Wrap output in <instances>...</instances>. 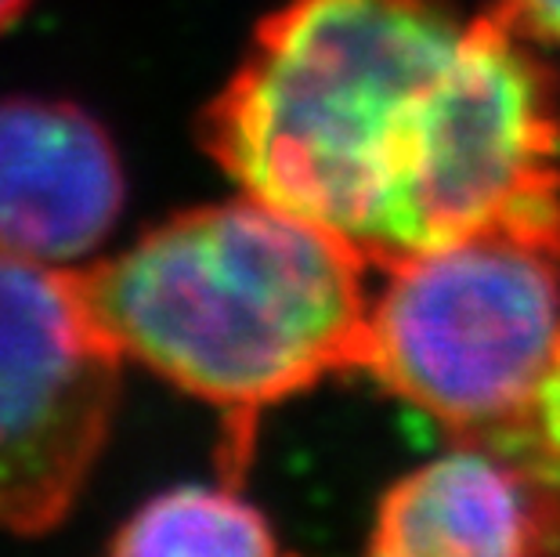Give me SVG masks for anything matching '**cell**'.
Masks as SVG:
<instances>
[{
	"label": "cell",
	"mask_w": 560,
	"mask_h": 557,
	"mask_svg": "<svg viewBox=\"0 0 560 557\" xmlns=\"http://www.w3.org/2000/svg\"><path fill=\"white\" fill-rule=\"evenodd\" d=\"M199 146L380 271L560 210L553 73L495 11L445 0L282 4L202 109Z\"/></svg>",
	"instance_id": "6da1fadb"
},
{
	"label": "cell",
	"mask_w": 560,
	"mask_h": 557,
	"mask_svg": "<svg viewBox=\"0 0 560 557\" xmlns=\"http://www.w3.org/2000/svg\"><path fill=\"white\" fill-rule=\"evenodd\" d=\"M365 260L260 196L196 207L77 271L124 359L224 413V481L240 485L260 413L329 373H362Z\"/></svg>",
	"instance_id": "7a4b0ae2"
},
{
	"label": "cell",
	"mask_w": 560,
	"mask_h": 557,
	"mask_svg": "<svg viewBox=\"0 0 560 557\" xmlns=\"http://www.w3.org/2000/svg\"><path fill=\"white\" fill-rule=\"evenodd\" d=\"M560 340V210L488 224L387 271L362 373L485 445L517 420Z\"/></svg>",
	"instance_id": "3957f363"
},
{
	"label": "cell",
	"mask_w": 560,
	"mask_h": 557,
	"mask_svg": "<svg viewBox=\"0 0 560 557\" xmlns=\"http://www.w3.org/2000/svg\"><path fill=\"white\" fill-rule=\"evenodd\" d=\"M124 355L77 271L0 254V532L40 536L98 464Z\"/></svg>",
	"instance_id": "277c9868"
},
{
	"label": "cell",
	"mask_w": 560,
	"mask_h": 557,
	"mask_svg": "<svg viewBox=\"0 0 560 557\" xmlns=\"http://www.w3.org/2000/svg\"><path fill=\"white\" fill-rule=\"evenodd\" d=\"M124 214V167L73 102L0 98V254L73 265Z\"/></svg>",
	"instance_id": "5b68a950"
},
{
	"label": "cell",
	"mask_w": 560,
	"mask_h": 557,
	"mask_svg": "<svg viewBox=\"0 0 560 557\" xmlns=\"http://www.w3.org/2000/svg\"><path fill=\"white\" fill-rule=\"evenodd\" d=\"M369 550L387 557H510L557 550L546 496L517 464L459 442L384 496Z\"/></svg>",
	"instance_id": "8992f818"
},
{
	"label": "cell",
	"mask_w": 560,
	"mask_h": 557,
	"mask_svg": "<svg viewBox=\"0 0 560 557\" xmlns=\"http://www.w3.org/2000/svg\"><path fill=\"white\" fill-rule=\"evenodd\" d=\"M279 543L271 536L268 518L224 485H177L152 496L145 507L124 521L116 532L113 554H276Z\"/></svg>",
	"instance_id": "52a82bcc"
},
{
	"label": "cell",
	"mask_w": 560,
	"mask_h": 557,
	"mask_svg": "<svg viewBox=\"0 0 560 557\" xmlns=\"http://www.w3.org/2000/svg\"><path fill=\"white\" fill-rule=\"evenodd\" d=\"M485 449L517 464L532 478L535 489L546 496L560 554V340L550 370H546L542 384L535 387L532 402L517 413L514 423H506L492 442H485Z\"/></svg>",
	"instance_id": "ba28073f"
},
{
	"label": "cell",
	"mask_w": 560,
	"mask_h": 557,
	"mask_svg": "<svg viewBox=\"0 0 560 557\" xmlns=\"http://www.w3.org/2000/svg\"><path fill=\"white\" fill-rule=\"evenodd\" d=\"M492 11L521 37L560 44V0H495Z\"/></svg>",
	"instance_id": "9c48e42d"
},
{
	"label": "cell",
	"mask_w": 560,
	"mask_h": 557,
	"mask_svg": "<svg viewBox=\"0 0 560 557\" xmlns=\"http://www.w3.org/2000/svg\"><path fill=\"white\" fill-rule=\"evenodd\" d=\"M30 0H0V33H4L11 22H15L22 11H26Z\"/></svg>",
	"instance_id": "30bf717a"
}]
</instances>
